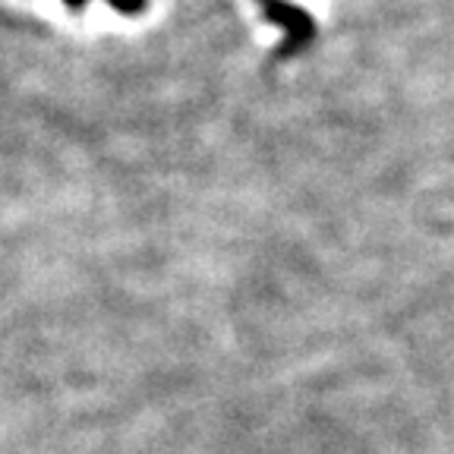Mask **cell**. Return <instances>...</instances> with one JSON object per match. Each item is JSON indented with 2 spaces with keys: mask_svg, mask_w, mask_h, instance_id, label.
Masks as SVG:
<instances>
[{
  "mask_svg": "<svg viewBox=\"0 0 454 454\" xmlns=\"http://www.w3.org/2000/svg\"><path fill=\"white\" fill-rule=\"evenodd\" d=\"M107 4H111V7L117 10V13L133 16V13H142V10H145V4H149V0H107Z\"/></svg>",
  "mask_w": 454,
  "mask_h": 454,
  "instance_id": "obj_1",
  "label": "cell"
},
{
  "mask_svg": "<svg viewBox=\"0 0 454 454\" xmlns=\"http://www.w3.org/2000/svg\"><path fill=\"white\" fill-rule=\"evenodd\" d=\"M64 4H67L70 10H82V7H85V0H64Z\"/></svg>",
  "mask_w": 454,
  "mask_h": 454,
  "instance_id": "obj_2",
  "label": "cell"
},
{
  "mask_svg": "<svg viewBox=\"0 0 454 454\" xmlns=\"http://www.w3.org/2000/svg\"><path fill=\"white\" fill-rule=\"evenodd\" d=\"M262 4H275V0H262Z\"/></svg>",
  "mask_w": 454,
  "mask_h": 454,
  "instance_id": "obj_3",
  "label": "cell"
}]
</instances>
